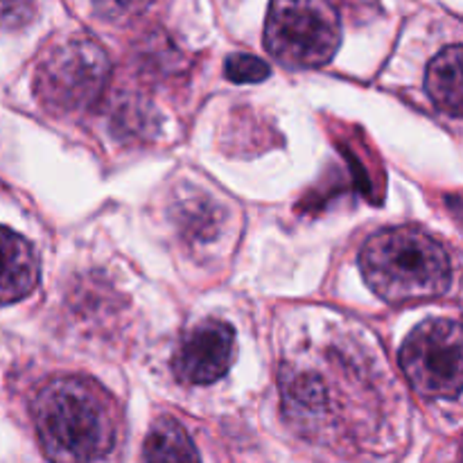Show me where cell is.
Here are the masks:
<instances>
[{"label": "cell", "mask_w": 463, "mask_h": 463, "mask_svg": "<svg viewBox=\"0 0 463 463\" xmlns=\"http://www.w3.org/2000/svg\"><path fill=\"white\" fill-rule=\"evenodd\" d=\"M34 7L27 3H0V27H18L30 21Z\"/></svg>", "instance_id": "11"}, {"label": "cell", "mask_w": 463, "mask_h": 463, "mask_svg": "<svg viewBox=\"0 0 463 463\" xmlns=\"http://www.w3.org/2000/svg\"><path fill=\"white\" fill-rule=\"evenodd\" d=\"M109 80L107 52L95 41L68 39L50 50L36 72V95L54 113L90 107Z\"/></svg>", "instance_id": "4"}, {"label": "cell", "mask_w": 463, "mask_h": 463, "mask_svg": "<svg viewBox=\"0 0 463 463\" xmlns=\"http://www.w3.org/2000/svg\"><path fill=\"white\" fill-rule=\"evenodd\" d=\"M463 50L459 43L441 50L437 57L430 61L428 77H425V89L432 102L448 116H461V68Z\"/></svg>", "instance_id": "8"}, {"label": "cell", "mask_w": 463, "mask_h": 463, "mask_svg": "<svg viewBox=\"0 0 463 463\" xmlns=\"http://www.w3.org/2000/svg\"><path fill=\"white\" fill-rule=\"evenodd\" d=\"M401 366L416 393L430 401H459L461 328L452 319H430L411 330Z\"/></svg>", "instance_id": "5"}, {"label": "cell", "mask_w": 463, "mask_h": 463, "mask_svg": "<svg viewBox=\"0 0 463 463\" xmlns=\"http://www.w3.org/2000/svg\"><path fill=\"white\" fill-rule=\"evenodd\" d=\"M360 267L369 288L387 303L441 297L452 280L443 244L416 226H393L371 235Z\"/></svg>", "instance_id": "2"}, {"label": "cell", "mask_w": 463, "mask_h": 463, "mask_svg": "<svg viewBox=\"0 0 463 463\" xmlns=\"http://www.w3.org/2000/svg\"><path fill=\"white\" fill-rule=\"evenodd\" d=\"M140 463H202V455L179 420L161 419L145 439Z\"/></svg>", "instance_id": "9"}, {"label": "cell", "mask_w": 463, "mask_h": 463, "mask_svg": "<svg viewBox=\"0 0 463 463\" xmlns=\"http://www.w3.org/2000/svg\"><path fill=\"white\" fill-rule=\"evenodd\" d=\"M224 72L235 84H256L269 77V66L256 54H231L224 63Z\"/></svg>", "instance_id": "10"}, {"label": "cell", "mask_w": 463, "mask_h": 463, "mask_svg": "<svg viewBox=\"0 0 463 463\" xmlns=\"http://www.w3.org/2000/svg\"><path fill=\"white\" fill-rule=\"evenodd\" d=\"M233 357L235 330L226 321L206 319L181 339L172 357V371L184 384H213L229 373Z\"/></svg>", "instance_id": "6"}, {"label": "cell", "mask_w": 463, "mask_h": 463, "mask_svg": "<svg viewBox=\"0 0 463 463\" xmlns=\"http://www.w3.org/2000/svg\"><path fill=\"white\" fill-rule=\"evenodd\" d=\"M39 280V260L25 238L0 226V306L25 298Z\"/></svg>", "instance_id": "7"}, {"label": "cell", "mask_w": 463, "mask_h": 463, "mask_svg": "<svg viewBox=\"0 0 463 463\" xmlns=\"http://www.w3.org/2000/svg\"><path fill=\"white\" fill-rule=\"evenodd\" d=\"M36 437L50 463H102L120 441L113 398L90 378H57L32 402Z\"/></svg>", "instance_id": "1"}, {"label": "cell", "mask_w": 463, "mask_h": 463, "mask_svg": "<svg viewBox=\"0 0 463 463\" xmlns=\"http://www.w3.org/2000/svg\"><path fill=\"white\" fill-rule=\"evenodd\" d=\"M342 41L339 16L315 0H280L269 7L265 45L292 68H319L335 57Z\"/></svg>", "instance_id": "3"}]
</instances>
